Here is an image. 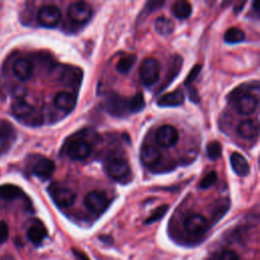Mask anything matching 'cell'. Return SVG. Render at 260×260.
Here are the masks:
<instances>
[{
    "mask_svg": "<svg viewBox=\"0 0 260 260\" xmlns=\"http://www.w3.org/2000/svg\"><path fill=\"white\" fill-rule=\"evenodd\" d=\"M11 111L13 116L25 125L38 127L43 124L42 114L25 101L18 100L14 102L11 105Z\"/></svg>",
    "mask_w": 260,
    "mask_h": 260,
    "instance_id": "obj_1",
    "label": "cell"
},
{
    "mask_svg": "<svg viewBox=\"0 0 260 260\" xmlns=\"http://www.w3.org/2000/svg\"><path fill=\"white\" fill-rule=\"evenodd\" d=\"M160 66L156 59L146 58L144 59L139 67V76L144 85L150 86L154 84L159 78Z\"/></svg>",
    "mask_w": 260,
    "mask_h": 260,
    "instance_id": "obj_2",
    "label": "cell"
},
{
    "mask_svg": "<svg viewBox=\"0 0 260 260\" xmlns=\"http://www.w3.org/2000/svg\"><path fill=\"white\" fill-rule=\"evenodd\" d=\"M48 191L56 205L61 208H67L71 206L76 198L75 193L71 189L59 184H52Z\"/></svg>",
    "mask_w": 260,
    "mask_h": 260,
    "instance_id": "obj_3",
    "label": "cell"
},
{
    "mask_svg": "<svg viewBox=\"0 0 260 260\" xmlns=\"http://www.w3.org/2000/svg\"><path fill=\"white\" fill-rule=\"evenodd\" d=\"M83 202L88 210L94 213H101L108 207L109 199L105 192L93 190L86 194Z\"/></svg>",
    "mask_w": 260,
    "mask_h": 260,
    "instance_id": "obj_4",
    "label": "cell"
},
{
    "mask_svg": "<svg viewBox=\"0 0 260 260\" xmlns=\"http://www.w3.org/2000/svg\"><path fill=\"white\" fill-rule=\"evenodd\" d=\"M67 14L71 20L77 23H83L87 21L92 14L91 6L83 1L73 2L67 9Z\"/></svg>",
    "mask_w": 260,
    "mask_h": 260,
    "instance_id": "obj_5",
    "label": "cell"
},
{
    "mask_svg": "<svg viewBox=\"0 0 260 260\" xmlns=\"http://www.w3.org/2000/svg\"><path fill=\"white\" fill-rule=\"evenodd\" d=\"M91 145L83 139H75L71 141L66 148L67 155L73 160H83L91 153Z\"/></svg>",
    "mask_w": 260,
    "mask_h": 260,
    "instance_id": "obj_6",
    "label": "cell"
},
{
    "mask_svg": "<svg viewBox=\"0 0 260 260\" xmlns=\"http://www.w3.org/2000/svg\"><path fill=\"white\" fill-rule=\"evenodd\" d=\"M208 221L201 214H191L184 220V228L191 236H202L208 230Z\"/></svg>",
    "mask_w": 260,
    "mask_h": 260,
    "instance_id": "obj_7",
    "label": "cell"
},
{
    "mask_svg": "<svg viewBox=\"0 0 260 260\" xmlns=\"http://www.w3.org/2000/svg\"><path fill=\"white\" fill-rule=\"evenodd\" d=\"M61 18V11L56 5L42 6L38 12L39 22L46 27H53L58 24Z\"/></svg>",
    "mask_w": 260,
    "mask_h": 260,
    "instance_id": "obj_8",
    "label": "cell"
},
{
    "mask_svg": "<svg viewBox=\"0 0 260 260\" xmlns=\"http://www.w3.org/2000/svg\"><path fill=\"white\" fill-rule=\"evenodd\" d=\"M106 172L111 178L120 180L129 175L130 167L126 159L122 157H114L106 164Z\"/></svg>",
    "mask_w": 260,
    "mask_h": 260,
    "instance_id": "obj_9",
    "label": "cell"
},
{
    "mask_svg": "<svg viewBox=\"0 0 260 260\" xmlns=\"http://www.w3.org/2000/svg\"><path fill=\"white\" fill-rule=\"evenodd\" d=\"M107 110L111 115L122 117L127 113H130L129 99H125L117 93H112L107 101Z\"/></svg>",
    "mask_w": 260,
    "mask_h": 260,
    "instance_id": "obj_10",
    "label": "cell"
},
{
    "mask_svg": "<svg viewBox=\"0 0 260 260\" xmlns=\"http://www.w3.org/2000/svg\"><path fill=\"white\" fill-rule=\"evenodd\" d=\"M178 139H179L178 131L175 127L171 125H164L156 130L155 140L160 146L165 148L174 146L178 142Z\"/></svg>",
    "mask_w": 260,
    "mask_h": 260,
    "instance_id": "obj_11",
    "label": "cell"
},
{
    "mask_svg": "<svg viewBox=\"0 0 260 260\" xmlns=\"http://www.w3.org/2000/svg\"><path fill=\"white\" fill-rule=\"evenodd\" d=\"M258 106V100L250 93L238 96L233 104V109L240 115H250L255 112Z\"/></svg>",
    "mask_w": 260,
    "mask_h": 260,
    "instance_id": "obj_12",
    "label": "cell"
},
{
    "mask_svg": "<svg viewBox=\"0 0 260 260\" xmlns=\"http://www.w3.org/2000/svg\"><path fill=\"white\" fill-rule=\"evenodd\" d=\"M55 171V162L47 157H40L32 166V173L42 180L49 179Z\"/></svg>",
    "mask_w": 260,
    "mask_h": 260,
    "instance_id": "obj_13",
    "label": "cell"
},
{
    "mask_svg": "<svg viewBox=\"0 0 260 260\" xmlns=\"http://www.w3.org/2000/svg\"><path fill=\"white\" fill-rule=\"evenodd\" d=\"M15 139L13 127L7 121H0V154L7 151Z\"/></svg>",
    "mask_w": 260,
    "mask_h": 260,
    "instance_id": "obj_14",
    "label": "cell"
},
{
    "mask_svg": "<svg viewBox=\"0 0 260 260\" xmlns=\"http://www.w3.org/2000/svg\"><path fill=\"white\" fill-rule=\"evenodd\" d=\"M12 71L19 80H27L31 77L34 72L32 63L25 58H19L14 61Z\"/></svg>",
    "mask_w": 260,
    "mask_h": 260,
    "instance_id": "obj_15",
    "label": "cell"
},
{
    "mask_svg": "<svg viewBox=\"0 0 260 260\" xmlns=\"http://www.w3.org/2000/svg\"><path fill=\"white\" fill-rule=\"evenodd\" d=\"M185 95L182 89H175L172 92H168L159 96L156 104L159 107H177L184 103Z\"/></svg>",
    "mask_w": 260,
    "mask_h": 260,
    "instance_id": "obj_16",
    "label": "cell"
},
{
    "mask_svg": "<svg viewBox=\"0 0 260 260\" xmlns=\"http://www.w3.org/2000/svg\"><path fill=\"white\" fill-rule=\"evenodd\" d=\"M160 150L154 145H144L140 150V159L144 166L151 167L160 159Z\"/></svg>",
    "mask_w": 260,
    "mask_h": 260,
    "instance_id": "obj_17",
    "label": "cell"
},
{
    "mask_svg": "<svg viewBox=\"0 0 260 260\" xmlns=\"http://www.w3.org/2000/svg\"><path fill=\"white\" fill-rule=\"evenodd\" d=\"M75 96L68 91H60L54 98V105L64 112L72 111L75 106Z\"/></svg>",
    "mask_w": 260,
    "mask_h": 260,
    "instance_id": "obj_18",
    "label": "cell"
},
{
    "mask_svg": "<svg viewBox=\"0 0 260 260\" xmlns=\"http://www.w3.org/2000/svg\"><path fill=\"white\" fill-rule=\"evenodd\" d=\"M46 237L47 229L45 228L43 222H41L40 220H35L27 230L28 240L35 245H40Z\"/></svg>",
    "mask_w": 260,
    "mask_h": 260,
    "instance_id": "obj_19",
    "label": "cell"
},
{
    "mask_svg": "<svg viewBox=\"0 0 260 260\" xmlns=\"http://www.w3.org/2000/svg\"><path fill=\"white\" fill-rule=\"evenodd\" d=\"M237 132L242 138L253 140L258 135V126L253 120H244L238 125Z\"/></svg>",
    "mask_w": 260,
    "mask_h": 260,
    "instance_id": "obj_20",
    "label": "cell"
},
{
    "mask_svg": "<svg viewBox=\"0 0 260 260\" xmlns=\"http://www.w3.org/2000/svg\"><path fill=\"white\" fill-rule=\"evenodd\" d=\"M231 165L234 172L241 177L247 176L250 172L248 160L239 152H234L231 155Z\"/></svg>",
    "mask_w": 260,
    "mask_h": 260,
    "instance_id": "obj_21",
    "label": "cell"
},
{
    "mask_svg": "<svg viewBox=\"0 0 260 260\" xmlns=\"http://www.w3.org/2000/svg\"><path fill=\"white\" fill-rule=\"evenodd\" d=\"M174 23L173 21L165 16L157 17L154 22V29L160 36H169L174 31Z\"/></svg>",
    "mask_w": 260,
    "mask_h": 260,
    "instance_id": "obj_22",
    "label": "cell"
},
{
    "mask_svg": "<svg viewBox=\"0 0 260 260\" xmlns=\"http://www.w3.org/2000/svg\"><path fill=\"white\" fill-rule=\"evenodd\" d=\"M173 13L176 17L180 19L188 18L192 13V6L188 1L180 0L174 3L173 5Z\"/></svg>",
    "mask_w": 260,
    "mask_h": 260,
    "instance_id": "obj_23",
    "label": "cell"
},
{
    "mask_svg": "<svg viewBox=\"0 0 260 260\" xmlns=\"http://www.w3.org/2000/svg\"><path fill=\"white\" fill-rule=\"evenodd\" d=\"M135 63H136V56L135 55H127V56L120 58V60L118 61V63L116 65V69L120 73L126 74L132 69V67L134 66Z\"/></svg>",
    "mask_w": 260,
    "mask_h": 260,
    "instance_id": "obj_24",
    "label": "cell"
},
{
    "mask_svg": "<svg viewBox=\"0 0 260 260\" xmlns=\"http://www.w3.org/2000/svg\"><path fill=\"white\" fill-rule=\"evenodd\" d=\"M245 37H246V35L241 28L231 27L225 31V34L223 36V39L226 43L235 44V43L243 42L245 40Z\"/></svg>",
    "mask_w": 260,
    "mask_h": 260,
    "instance_id": "obj_25",
    "label": "cell"
},
{
    "mask_svg": "<svg viewBox=\"0 0 260 260\" xmlns=\"http://www.w3.org/2000/svg\"><path fill=\"white\" fill-rule=\"evenodd\" d=\"M21 194V190L14 185H4L0 187V197L5 200H13L18 198Z\"/></svg>",
    "mask_w": 260,
    "mask_h": 260,
    "instance_id": "obj_26",
    "label": "cell"
},
{
    "mask_svg": "<svg viewBox=\"0 0 260 260\" xmlns=\"http://www.w3.org/2000/svg\"><path fill=\"white\" fill-rule=\"evenodd\" d=\"M145 106V101L143 94L141 92H137L132 98L129 99V108L130 113H137L140 112Z\"/></svg>",
    "mask_w": 260,
    "mask_h": 260,
    "instance_id": "obj_27",
    "label": "cell"
},
{
    "mask_svg": "<svg viewBox=\"0 0 260 260\" xmlns=\"http://www.w3.org/2000/svg\"><path fill=\"white\" fill-rule=\"evenodd\" d=\"M221 151H222V147L218 141H215V140L211 141L206 146V152L209 159H212V160L218 159L221 156Z\"/></svg>",
    "mask_w": 260,
    "mask_h": 260,
    "instance_id": "obj_28",
    "label": "cell"
},
{
    "mask_svg": "<svg viewBox=\"0 0 260 260\" xmlns=\"http://www.w3.org/2000/svg\"><path fill=\"white\" fill-rule=\"evenodd\" d=\"M168 209H169V206H168L167 204L158 206V207L151 213V215L145 220V223H151V222H154V221L160 219V218L166 214V212L168 211Z\"/></svg>",
    "mask_w": 260,
    "mask_h": 260,
    "instance_id": "obj_29",
    "label": "cell"
},
{
    "mask_svg": "<svg viewBox=\"0 0 260 260\" xmlns=\"http://www.w3.org/2000/svg\"><path fill=\"white\" fill-rule=\"evenodd\" d=\"M217 180V174L214 171L209 172L208 174H206L204 176V178L201 180V182L199 183V187L202 189H207L210 186H212Z\"/></svg>",
    "mask_w": 260,
    "mask_h": 260,
    "instance_id": "obj_30",
    "label": "cell"
},
{
    "mask_svg": "<svg viewBox=\"0 0 260 260\" xmlns=\"http://www.w3.org/2000/svg\"><path fill=\"white\" fill-rule=\"evenodd\" d=\"M201 69H202V66H201L200 64L195 65V66L191 69V71L189 72V74H188V76H187V78H186V80H185V84L187 85V84H190L192 81H194L195 78L199 75Z\"/></svg>",
    "mask_w": 260,
    "mask_h": 260,
    "instance_id": "obj_31",
    "label": "cell"
},
{
    "mask_svg": "<svg viewBox=\"0 0 260 260\" xmlns=\"http://www.w3.org/2000/svg\"><path fill=\"white\" fill-rule=\"evenodd\" d=\"M8 236H9L8 224L5 221L1 220L0 221V244L5 243L8 239Z\"/></svg>",
    "mask_w": 260,
    "mask_h": 260,
    "instance_id": "obj_32",
    "label": "cell"
},
{
    "mask_svg": "<svg viewBox=\"0 0 260 260\" xmlns=\"http://www.w3.org/2000/svg\"><path fill=\"white\" fill-rule=\"evenodd\" d=\"M218 260H239L238 255L232 250H224L220 253Z\"/></svg>",
    "mask_w": 260,
    "mask_h": 260,
    "instance_id": "obj_33",
    "label": "cell"
},
{
    "mask_svg": "<svg viewBox=\"0 0 260 260\" xmlns=\"http://www.w3.org/2000/svg\"><path fill=\"white\" fill-rule=\"evenodd\" d=\"M72 253L75 257V260H89V258L83 252H81L77 249H72Z\"/></svg>",
    "mask_w": 260,
    "mask_h": 260,
    "instance_id": "obj_34",
    "label": "cell"
},
{
    "mask_svg": "<svg viewBox=\"0 0 260 260\" xmlns=\"http://www.w3.org/2000/svg\"><path fill=\"white\" fill-rule=\"evenodd\" d=\"M1 260H15V258L11 255H6V256H3V258Z\"/></svg>",
    "mask_w": 260,
    "mask_h": 260,
    "instance_id": "obj_35",
    "label": "cell"
}]
</instances>
